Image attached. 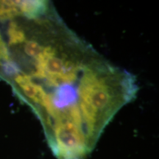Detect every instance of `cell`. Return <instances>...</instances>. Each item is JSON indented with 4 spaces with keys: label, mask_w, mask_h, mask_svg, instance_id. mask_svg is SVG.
<instances>
[{
    "label": "cell",
    "mask_w": 159,
    "mask_h": 159,
    "mask_svg": "<svg viewBox=\"0 0 159 159\" xmlns=\"http://www.w3.org/2000/svg\"><path fill=\"white\" fill-rule=\"evenodd\" d=\"M10 61L7 45L4 40L2 33L0 30V73L2 70L4 66Z\"/></svg>",
    "instance_id": "2"
},
{
    "label": "cell",
    "mask_w": 159,
    "mask_h": 159,
    "mask_svg": "<svg viewBox=\"0 0 159 159\" xmlns=\"http://www.w3.org/2000/svg\"><path fill=\"white\" fill-rule=\"evenodd\" d=\"M5 43L10 65L1 79L36 115L57 159H85L136 96L134 75L77 36L52 3L18 17Z\"/></svg>",
    "instance_id": "1"
}]
</instances>
